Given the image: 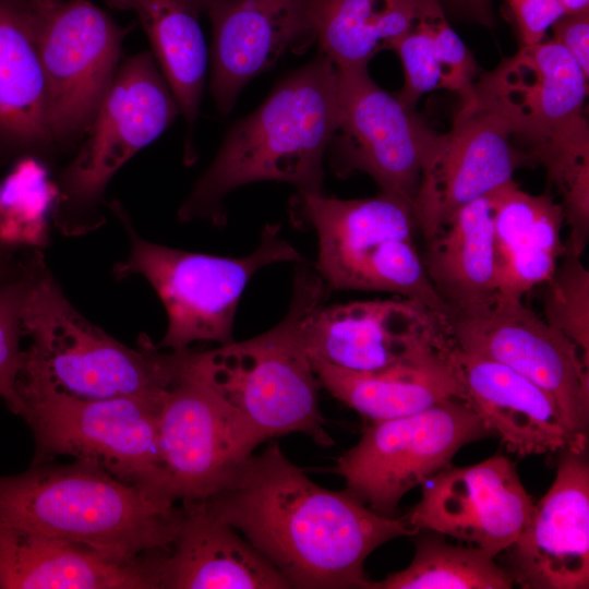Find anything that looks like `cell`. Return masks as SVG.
<instances>
[{
  "instance_id": "1",
  "label": "cell",
  "mask_w": 589,
  "mask_h": 589,
  "mask_svg": "<svg viewBox=\"0 0 589 589\" xmlns=\"http://www.w3.org/2000/svg\"><path fill=\"white\" fill-rule=\"evenodd\" d=\"M202 502L296 589H368V556L393 539L414 534L404 517L382 516L347 490L314 483L277 442L252 454Z\"/></svg>"
},
{
  "instance_id": "2",
  "label": "cell",
  "mask_w": 589,
  "mask_h": 589,
  "mask_svg": "<svg viewBox=\"0 0 589 589\" xmlns=\"http://www.w3.org/2000/svg\"><path fill=\"white\" fill-rule=\"evenodd\" d=\"M339 116L337 69L320 52L228 130L216 157L178 208V220L223 227L227 195L257 181L324 194V158Z\"/></svg>"
},
{
  "instance_id": "3",
  "label": "cell",
  "mask_w": 589,
  "mask_h": 589,
  "mask_svg": "<svg viewBox=\"0 0 589 589\" xmlns=\"http://www.w3.org/2000/svg\"><path fill=\"white\" fill-rule=\"evenodd\" d=\"M24 259L28 284L22 327L31 344L22 350L17 398L55 393L160 402L181 374L189 348L164 351L145 334L136 348L122 344L72 304L39 250Z\"/></svg>"
},
{
  "instance_id": "4",
  "label": "cell",
  "mask_w": 589,
  "mask_h": 589,
  "mask_svg": "<svg viewBox=\"0 0 589 589\" xmlns=\"http://www.w3.org/2000/svg\"><path fill=\"white\" fill-rule=\"evenodd\" d=\"M182 506L81 460L32 464L0 476V522L12 524L107 557L133 562L169 551Z\"/></svg>"
},
{
  "instance_id": "5",
  "label": "cell",
  "mask_w": 589,
  "mask_h": 589,
  "mask_svg": "<svg viewBox=\"0 0 589 589\" xmlns=\"http://www.w3.org/2000/svg\"><path fill=\"white\" fill-rule=\"evenodd\" d=\"M332 289L313 264L296 262L292 296L284 318L243 341L194 352L208 383L265 438L298 432L320 446L334 441L320 409L321 383L303 340V322Z\"/></svg>"
},
{
  "instance_id": "6",
  "label": "cell",
  "mask_w": 589,
  "mask_h": 589,
  "mask_svg": "<svg viewBox=\"0 0 589 589\" xmlns=\"http://www.w3.org/2000/svg\"><path fill=\"white\" fill-rule=\"evenodd\" d=\"M289 209L293 226L315 233L318 252L313 266L332 290L395 293L421 302L448 322L449 310L414 244L410 204L383 192L354 200L297 193Z\"/></svg>"
},
{
  "instance_id": "7",
  "label": "cell",
  "mask_w": 589,
  "mask_h": 589,
  "mask_svg": "<svg viewBox=\"0 0 589 589\" xmlns=\"http://www.w3.org/2000/svg\"><path fill=\"white\" fill-rule=\"evenodd\" d=\"M588 77L560 44L521 48L478 77L459 110L497 116L530 165L560 187L589 166Z\"/></svg>"
},
{
  "instance_id": "8",
  "label": "cell",
  "mask_w": 589,
  "mask_h": 589,
  "mask_svg": "<svg viewBox=\"0 0 589 589\" xmlns=\"http://www.w3.org/2000/svg\"><path fill=\"white\" fill-rule=\"evenodd\" d=\"M109 207L129 241L128 255L113 265L112 275L117 279L140 276L155 290L168 318L157 344L163 349H187L195 341L231 344L239 300L252 277L267 265L303 260L280 237L278 224L264 226L252 253L229 257L151 242L137 232L119 202Z\"/></svg>"
},
{
  "instance_id": "9",
  "label": "cell",
  "mask_w": 589,
  "mask_h": 589,
  "mask_svg": "<svg viewBox=\"0 0 589 589\" xmlns=\"http://www.w3.org/2000/svg\"><path fill=\"white\" fill-rule=\"evenodd\" d=\"M180 113L152 51L120 63L115 80L73 158L60 170L52 211L67 237L99 229L105 193L113 176L158 139Z\"/></svg>"
},
{
  "instance_id": "10",
  "label": "cell",
  "mask_w": 589,
  "mask_h": 589,
  "mask_svg": "<svg viewBox=\"0 0 589 589\" xmlns=\"http://www.w3.org/2000/svg\"><path fill=\"white\" fill-rule=\"evenodd\" d=\"M160 404L139 397L81 399L35 393L19 396L15 414L23 418L34 436L32 464L70 456L177 502L161 460L157 421Z\"/></svg>"
},
{
  "instance_id": "11",
  "label": "cell",
  "mask_w": 589,
  "mask_h": 589,
  "mask_svg": "<svg viewBox=\"0 0 589 589\" xmlns=\"http://www.w3.org/2000/svg\"><path fill=\"white\" fill-rule=\"evenodd\" d=\"M489 435L468 402L453 397L409 416L371 422L330 471L369 508L395 517L407 492L450 466L461 447Z\"/></svg>"
},
{
  "instance_id": "12",
  "label": "cell",
  "mask_w": 589,
  "mask_h": 589,
  "mask_svg": "<svg viewBox=\"0 0 589 589\" xmlns=\"http://www.w3.org/2000/svg\"><path fill=\"white\" fill-rule=\"evenodd\" d=\"M128 31L88 0L36 7L47 121L57 154L85 136L115 80Z\"/></svg>"
},
{
  "instance_id": "13",
  "label": "cell",
  "mask_w": 589,
  "mask_h": 589,
  "mask_svg": "<svg viewBox=\"0 0 589 589\" xmlns=\"http://www.w3.org/2000/svg\"><path fill=\"white\" fill-rule=\"evenodd\" d=\"M188 350L181 374L158 409L163 466L178 503L221 489L265 441L205 378Z\"/></svg>"
},
{
  "instance_id": "14",
  "label": "cell",
  "mask_w": 589,
  "mask_h": 589,
  "mask_svg": "<svg viewBox=\"0 0 589 589\" xmlns=\"http://www.w3.org/2000/svg\"><path fill=\"white\" fill-rule=\"evenodd\" d=\"M448 326L459 349L498 361L545 390L572 433L588 443L589 361L569 338L522 300L501 297L450 315Z\"/></svg>"
},
{
  "instance_id": "15",
  "label": "cell",
  "mask_w": 589,
  "mask_h": 589,
  "mask_svg": "<svg viewBox=\"0 0 589 589\" xmlns=\"http://www.w3.org/2000/svg\"><path fill=\"white\" fill-rule=\"evenodd\" d=\"M337 73L340 116L327 151L334 172H364L381 192L412 206L424 157L437 133L416 109L381 88L368 67Z\"/></svg>"
},
{
  "instance_id": "16",
  "label": "cell",
  "mask_w": 589,
  "mask_h": 589,
  "mask_svg": "<svg viewBox=\"0 0 589 589\" xmlns=\"http://www.w3.org/2000/svg\"><path fill=\"white\" fill-rule=\"evenodd\" d=\"M309 354L354 372H378L453 345L448 322L421 302L356 300L313 309L303 322Z\"/></svg>"
},
{
  "instance_id": "17",
  "label": "cell",
  "mask_w": 589,
  "mask_h": 589,
  "mask_svg": "<svg viewBox=\"0 0 589 589\" xmlns=\"http://www.w3.org/2000/svg\"><path fill=\"white\" fill-rule=\"evenodd\" d=\"M429 480L421 500L404 516L410 530L449 536L493 557L517 540L536 504L515 464L502 454L448 466Z\"/></svg>"
},
{
  "instance_id": "18",
  "label": "cell",
  "mask_w": 589,
  "mask_h": 589,
  "mask_svg": "<svg viewBox=\"0 0 589 589\" xmlns=\"http://www.w3.org/2000/svg\"><path fill=\"white\" fill-rule=\"evenodd\" d=\"M530 165L503 120L458 110L452 129L436 134L424 157L412 202L417 228L431 237L459 208L514 180Z\"/></svg>"
},
{
  "instance_id": "19",
  "label": "cell",
  "mask_w": 589,
  "mask_h": 589,
  "mask_svg": "<svg viewBox=\"0 0 589 589\" xmlns=\"http://www.w3.org/2000/svg\"><path fill=\"white\" fill-rule=\"evenodd\" d=\"M563 450L553 483L505 550L514 582L525 589L589 587V464Z\"/></svg>"
},
{
  "instance_id": "20",
  "label": "cell",
  "mask_w": 589,
  "mask_h": 589,
  "mask_svg": "<svg viewBox=\"0 0 589 589\" xmlns=\"http://www.w3.org/2000/svg\"><path fill=\"white\" fill-rule=\"evenodd\" d=\"M212 23L209 91L227 116L250 80L288 51L316 41L314 0H218Z\"/></svg>"
},
{
  "instance_id": "21",
  "label": "cell",
  "mask_w": 589,
  "mask_h": 589,
  "mask_svg": "<svg viewBox=\"0 0 589 589\" xmlns=\"http://www.w3.org/2000/svg\"><path fill=\"white\" fill-rule=\"evenodd\" d=\"M468 405L505 449L519 457L586 452L588 443L568 429L553 398L532 381L490 358L454 344Z\"/></svg>"
},
{
  "instance_id": "22",
  "label": "cell",
  "mask_w": 589,
  "mask_h": 589,
  "mask_svg": "<svg viewBox=\"0 0 589 589\" xmlns=\"http://www.w3.org/2000/svg\"><path fill=\"white\" fill-rule=\"evenodd\" d=\"M159 554L122 562L77 543L0 522V589H159Z\"/></svg>"
},
{
  "instance_id": "23",
  "label": "cell",
  "mask_w": 589,
  "mask_h": 589,
  "mask_svg": "<svg viewBox=\"0 0 589 589\" xmlns=\"http://www.w3.org/2000/svg\"><path fill=\"white\" fill-rule=\"evenodd\" d=\"M169 551L157 563L159 589H289L279 570L204 502L181 503Z\"/></svg>"
},
{
  "instance_id": "24",
  "label": "cell",
  "mask_w": 589,
  "mask_h": 589,
  "mask_svg": "<svg viewBox=\"0 0 589 589\" xmlns=\"http://www.w3.org/2000/svg\"><path fill=\"white\" fill-rule=\"evenodd\" d=\"M56 154L36 41V7L26 0H0V165Z\"/></svg>"
},
{
  "instance_id": "25",
  "label": "cell",
  "mask_w": 589,
  "mask_h": 589,
  "mask_svg": "<svg viewBox=\"0 0 589 589\" xmlns=\"http://www.w3.org/2000/svg\"><path fill=\"white\" fill-rule=\"evenodd\" d=\"M309 357L321 386L371 422L409 416L453 397L465 398L454 342L378 372H354Z\"/></svg>"
},
{
  "instance_id": "26",
  "label": "cell",
  "mask_w": 589,
  "mask_h": 589,
  "mask_svg": "<svg viewBox=\"0 0 589 589\" xmlns=\"http://www.w3.org/2000/svg\"><path fill=\"white\" fill-rule=\"evenodd\" d=\"M498 297L522 300L554 273L564 250L561 204L512 180L491 192Z\"/></svg>"
},
{
  "instance_id": "27",
  "label": "cell",
  "mask_w": 589,
  "mask_h": 589,
  "mask_svg": "<svg viewBox=\"0 0 589 589\" xmlns=\"http://www.w3.org/2000/svg\"><path fill=\"white\" fill-rule=\"evenodd\" d=\"M421 255L449 315L471 312L498 297L491 193L459 208L431 237Z\"/></svg>"
},
{
  "instance_id": "28",
  "label": "cell",
  "mask_w": 589,
  "mask_h": 589,
  "mask_svg": "<svg viewBox=\"0 0 589 589\" xmlns=\"http://www.w3.org/2000/svg\"><path fill=\"white\" fill-rule=\"evenodd\" d=\"M106 3L112 9L134 12L144 27L152 52L185 120V155L192 160L194 127L208 59L199 10L190 0H106Z\"/></svg>"
},
{
  "instance_id": "29",
  "label": "cell",
  "mask_w": 589,
  "mask_h": 589,
  "mask_svg": "<svg viewBox=\"0 0 589 589\" xmlns=\"http://www.w3.org/2000/svg\"><path fill=\"white\" fill-rule=\"evenodd\" d=\"M390 50L399 57L405 83L397 98L416 109L426 93L446 89L464 101L478 77V64L446 20L440 0H426L414 24Z\"/></svg>"
},
{
  "instance_id": "30",
  "label": "cell",
  "mask_w": 589,
  "mask_h": 589,
  "mask_svg": "<svg viewBox=\"0 0 589 589\" xmlns=\"http://www.w3.org/2000/svg\"><path fill=\"white\" fill-rule=\"evenodd\" d=\"M426 0H314L320 52L337 69L369 61L414 24Z\"/></svg>"
},
{
  "instance_id": "31",
  "label": "cell",
  "mask_w": 589,
  "mask_h": 589,
  "mask_svg": "<svg viewBox=\"0 0 589 589\" xmlns=\"http://www.w3.org/2000/svg\"><path fill=\"white\" fill-rule=\"evenodd\" d=\"M514 584L508 569L483 550L433 532L418 540L407 568L370 581L368 589H510Z\"/></svg>"
},
{
  "instance_id": "32",
  "label": "cell",
  "mask_w": 589,
  "mask_h": 589,
  "mask_svg": "<svg viewBox=\"0 0 589 589\" xmlns=\"http://www.w3.org/2000/svg\"><path fill=\"white\" fill-rule=\"evenodd\" d=\"M581 256L564 243L554 273L543 284V318L589 361V271Z\"/></svg>"
},
{
  "instance_id": "33",
  "label": "cell",
  "mask_w": 589,
  "mask_h": 589,
  "mask_svg": "<svg viewBox=\"0 0 589 589\" xmlns=\"http://www.w3.org/2000/svg\"><path fill=\"white\" fill-rule=\"evenodd\" d=\"M27 284L24 260L23 274L0 286V398L13 413L19 405L16 378L23 350L22 309Z\"/></svg>"
},
{
  "instance_id": "34",
  "label": "cell",
  "mask_w": 589,
  "mask_h": 589,
  "mask_svg": "<svg viewBox=\"0 0 589 589\" xmlns=\"http://www.w3.org/2000/svg\"><path fill=\"white\" fill-rule=\"evenodd\" d=\"M521 46L543 41L551 26L565 15L561 0H506Z\"/></svg>"
},
{
  "instance_id": "35",
  "label": "cell",
  "mask_w": 589,
  "mask_h": 589,
  "mask_svg": "<svg viewBox=\"0 0 589 589\" xmlns=\"http://www.w3.org/2000/svg\"><path fill=\"white\" fill-rule=\"evenodd\" d=\"M551 28L552 40L563 46L589 77V13L565 14Z\"/></svg>"
},
{
  "instance_id": "36",
  "label": "cell",
  "mask_w": 589,
  "mask_h": 589,
  "mask_svg": "<svg viewBox=\"0 0 589 589\" xmlns=\"http://www.w3.org/2000/svg\"><path fill=\"white\" fill-rule=\"evenodd\" d=\"M450 7L461 15L486 26L493 23L491 0H448Z\"/></svg>"
},
{
  "instance_id": "37",
  "label": "cell",
  "mask_w": 589,
  "mask_h": 589,
  "mask_svg": "<svg viewBox=\"0 0 589 589\" xmlns=\"http://www.w3.org/2000/svg\"><path fill=\"white\" fill-rule=\"evenodd\" d=\"M24 271L23 256L14 253H0V286L19 278Z\"/></svg>"
},
{
  "instance_id": "38",
  "label": "cell",
  "mask_w": 589,
  "mask_h": 589,
  "mask_svg": "<svg viewBox=\"0 0 589 589\" xmlns=\"http://www.w3.org/2000/svg\"><path fill=\"white\" fill-rule=\"evenodd\" d=\"M565 14L589 13V0H561Z\"/></svg>"
},
{
  "instance_id": "39",
  "label": "cell",
  "mask_w": 589,
  "mask_h": 589,
  "mask_svg": "<svg viewBox=\"0 0 589 589\" xmlns=\"http://www.w3.org/2000/svg\"><path fill=\"white\" fill-rule=\"evenodd\" d=\"M200 13L206 12L208 8L218 0H190Z\"/></svg>"
},
{
  "instance_id": "40",
  "label": "cell",
  "mask_w": 589,
  "mask_h": 589,
  "mask_svg": "<svg viewBox=\"0 0 589 589\" xmlns=\"http://www.w3.org/2000/svg\"><path fill=\"white\" fill-rule=\"evenodd\" d=\"M14 252H15L14 247L2 237V233L0 230V253H14Z\"/></svg>"
},
{
  "instance_id": "41",
  "label": "cell",
  "mask_w": 589,
  "mask_h": 589,
  "mask_svg": "<svg viewBox=\"0 0 589 589\" xmlns=\"http://www.w3.org/2000/svg\"><path fill=\"white\" fill-rule=\"evenodd\" d=\"M26 1L34 4L37 8H46V7L53 5L59 0H26Z\"/></svg>"
}]
</instances>
